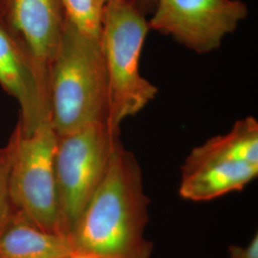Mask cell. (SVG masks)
I'll return each mask as SVG.
<instances>
[{
  "mask_svg": "<svg viewBox=\"0 0 258 258\" xmlns=\"http://www.w3.org/2000/svg\"><path fill=\"white\" fill-rule=\"evenodd\" d=\"M149 198L135 155L119 142L102 181L69 235L76 252L89 256L150 258L146 238Z\"/></svg>",
  "mask_w": 258,
  "mask_h": 258,
  "instance_id": "cell-1",
  "label": "cell"
},
{
  "mask_svg": "<svg viewBox=\"0 0 258 258\" xmlns=\"http://www.w3.org/2000/svg\"><path fill=\"white\" fill-rule=\"evenodd\" d=\"M49 92L56 135L107 122L108 85L100 37L84 34L66 19L49 67Z\"/></svg>",
  "mask_w": 258,
  "mask_h": 258,
  "instance_id": "cell-2",
  "label": "cell"
},
{
  "mask_svg": "<svg viewBox=\"0 0 258 258\" xmlns=\"http://www.w3.org/2000/svg\"><path fill=\"white\" fill-rule=\"evenodd\" d=\"M146 13L133 0H107L102 14L100 40L108 85L107 123H120L153 101L154 84L140 73L143 46L150 30Z\"/></svg>",
  "mask_w": 258,
  "mask_h": 258,
  "instance_id": "cell-3",
  "label": "cell"
},
{
  "mask_svg": "<svg viewBox=\"0 0 258 258\" xmlns=\"http://www.w3.org/2000/svg\"><path fill=\"white\" fill-rule=\"evenodd\" d=\"M56 138L50 120L30 134L17 125L9 140V197L12 206L39 228L64 234L55 182Z\"/></svg>",
  "mask_w": 258,
  "mask_h": 258,
  "instance_id": "cell-4",
  "label": "cell"
},
{
  "mask_svg": "<svg viewBox=\"0 0 258 258\" xmlns=\"http://www.w3.org/2000/svg\"><path fill=\"white\" fill-rule=\"evenodd\" d=\"M120 129L107 122L57 135L55 172L61 229L70 235L109 164Z\"/></svg>",
  "mask_w": 258,
  "mask_h": 258,
  "instance_id": "cell-5",
  "label": "cell"
},
{
  "mask_svg": "<svg viewBox=\"0 0 258 258\" xmlns=\"http://www.w3.org/2000/svg\"><path fill=\"white\" fill-rule=\"evenodd\" d=\"M149 28L198 54L221 46L248 17L241 0H158Z\"/></svg>",
  "mask_w": 258,
  "mask_h": 258,
  "instance_id": "cell-6",
  "label": "cell"
},
{
  "mask_svg": "<svg viewBox=\"0 0 258 258\" xmlns=\"http://www.w3.org/2000/svg\"><path fill=\"white\" fill-rule=\"evenodd\" d=\"M0 84L20 107L18 126L30 134L50 120L49 67L0 19Z\"/></svg>",
  "mask_w": 258,
  "mask_h": 258,
  "instance_id": "cell-7",
  "label": "cell"
},
{
  "mask_svg": "<svg viewBox=\"0 0 258 258\" xmlns=\"http://www.w3.org/2000/svg\"><path fill=\"white\" fill-rule=\"evenodd\" d=\"M0 19L40 63L50 67L64 26L60 0H0Z\"/></svg>",
  "mask_w": 258,
  "mask_h": 258,
  "instance_id": "cell-8",
  "label": "cell"
},
{
  "mask_svg": "<svg viewBox=\"0 0 258 258\" xmlns=\"http://www.w3.org/2000/svg\"><path fill=\"white\" fill-rule=\"evenodd\" d=\"M76 253L70 236L47 231L11 204L0 221V255L3 258H63Z\"/></svg>",
  "mask_w": 258,
  "mask_h": 258,
  "instance_id": "cell-9",
  "label": "cell"
},
{
  "mask_svg": "<svg viewBox=\"0 0 258 258\" xmlns=\"http://www.w3.org/2000/svg\"><path fill=\"white\" fill-rule=\"evenodd\" d=\"M257 175L258 165L246 162L211 161L182 166L179 194L190 201H210L243 189Z\"/></svg>",
  "mask_w": 258,
  "mask_h": 258,
  "instance_id": "cell-10",
  "label": "cell"
},
{
  "mask_svg": "<svg viewBox=\"0 0 258 258\" xmlns=\"http://www.w3.org/2000/svg\"><path fill=\"white\" fill-rule=\"evenodd\" d=\"M211 161L246 162L258 165V121L249 116L238 120L225 135L208 140L194 148L182 166Z\"/></svg>",
  "mask_w": 258,
  "mask_h": 258,
  "instance_id": "cell-11",
  "label": "cell"
},
{
  "mask_svg": "<svg viewBox=\"0 0 258 258\" xmlns=\"http://www.w3.org/2000/svg\"><path fill=\"white\" fill-rule=\"evenodd\" d=\"M65 19L91 37H100L104 0H60Z\"/></svg>",
  "mask_w": 258,
  "mask_h": 258,
  "instance_id": "cell-12",
  "label": "cell"
},
{
  "mask_svg": "<svg viewBox=\"0 0 258 258\" xmlns=\"http://www.w3.org/2000/svg\"><path fill=\"white\" fill-rule=\"evenodd\" d=\"M12 159L11 143L0 148V221L11 208L9 197V172Z\"/></svg>",
  "mask_w": 258,
  "mask_h": 258,
  "instance_id": "cell-13",
  "label": "cell"
},
{
  "mask_svg": "<svg viewBox=\"0 0 258 258\" xmlns=\"http://www.w3.org/2000/svg\"><path fill=\"white\" fill-rule=\"evenodd\" d=\"M229 258H258V234L245 247L231 245L229 247Z\"/></svg>",
  "mask_w": 258,
  "mask_h": 258,
  "instance_id": "cell-14",
  "label": "cell"
},
{
  "mask_svg": "<svg viewBox=\"0 0 258 258\" xmlns=\"http://www.w3.org/2000/svg\"><path fill=\"white\" fill-rule=\"evenodd\" d=\"M104 1H107V0H104ZM133 1L147 14L148 12L154 11L158 0H133Z\"/></svg>",
  "mask_w": 258,
  "mask_h": 258,
  "instance_id": "cell-15",
  "label": "cell"
},
{
  "mask_svg": "<svg viewBox=\"0 0 258 258\" xmlns=\"http://www.w3.org/2000/svg\"><path fill=\"white\" fill-rule=\"evenodd\" d=\"M63 258H92L91 256H89V255H86V254H83V253H79V252H76V253H73V254H71V255H68V256H66V257Z\"/></svg>",
  "mask_w": 258,
  "mask_h": 258,
  "instance_id": "cell-16",
  "label": "cell"
},
{
  "mask_svg": "<svg viewBox=\"0 0 258 258\" xmlns=\"http://www.w3.org/2000/svg\"><path fill=\"white\" fill-rule=\"evenodd\" d=\"M92 258H110V257H101V256H91Z\"/></svg>",
  "mask_w": 258,
  "mask_h": 258,
  "instance_id": "cell-17",
  "label": "cell"
},
{
  "mask_svg": "<svg viewBox=\"0 0 258 258\" xmlns=\"http://www.w3.org/2000/svg\"><path fill=\"white\" fill-rule=\"evenodd\" d=\"M0 258H3V257H2V256H1V255H0Z\"/></svg>",
  "mask_w": 258,
  "mask_h": 258,
  "instance_id": "cell-18",
  "label": "cell"
}]
</instances>
